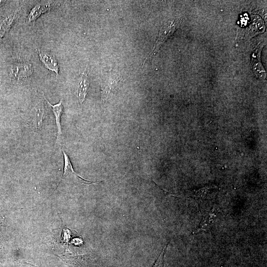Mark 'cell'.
Returning <instances> with one entry per match:
<instances>
[{
  "mask_svg": "<svg viewBox=\"0 0 267 267\" xmlns=\"http://www.w3.org/2000/svg\"><path fill=\"white\" fill-rule=\"evenodd\" d=\"M46 113L44 101L42 98H39L32 105L29 114L30 124L36 132L41 130Z\"/></svg>",
  "mask_w": 267,
  "mask_h": 267,
  "instance_id": "cell-1",
  "label": "cell"
},
{
  "mask_svg": "<svg viewBox=\"0 0 267 267\" xmlns=\"http://www.w3.org/2000/svg\"><path fill=\"white\" fill-rule=\"evenodd\" d=\"M181 20L180 19H174L166 22L161 28L154 46L148 55L146 59L149 58L153 53L158 50L162 45L178 28ZM144 61V62H145Z\"/></svg>",
  "mask_w": 267,
  "mask_h": 267,
  "instance_id": "cell-2",
  "label": "cell"
},
{
  "mask_svg": "<svg viewBox=\"0 0 267 267\" xmlns=\"http://www.w3.org/2000/svg\"><path fill=\"white\" fill-rule=\"evenodd\" d=\"M34 72L33 65L28 61H16L10 68L11 77L17 81H25L33 76Z\"/></svg>",
  "mask_w": 267,
  "mask_h": 267,
  "instance_id": "cell-3",
  "label": "cell"
},
{
  "mask_svg": "<svg viewBox=\"0 0 267 267\" xmlns=\"http://www.w3.org/2000/svg\"><path fill=\"white\" fill-rule=\"evenodd\" d=\"M58 2H43L37 3L30 10L27 18L28 23L35 22L37 19L42 14L49 11L58 5Z\"/></svg>",
  "mask_w": 267,
  "mask_h": 267,
  "instance_id": "cell-4",
  "label": "cell"
},
{
  "mask_svg": "<svg viewBox=\"0 0 267 267\" xmlns=\"http://www.w3.org/2000/svg\"><path fill=\"white\" fill-rule=\"evenodd\" d=\"M45 101L49 105L55 118V123L57 127V141L60 144L62 139V131L61 125V117L63 112V105L62 99H60L58 103L52 104L45 98L43 94Z\"/></svg>",
  "mask_w": 267,
  "mask_h": 267,
  "instance_id": "cell-5",
  "label": "cell"
},
{
  "mask_svg": "<svg viewBox=\"0 0 267 267\" xmlns=\"http://www.w3.org/2000/svg\"><path fill=\"white\" fill-rule=\"evenodd\" d=\"M39 58L45 68L55 72L57 75L59 74V67L57 60L54 55L49 51L44 50H37Z\"/></svg>",
  "mask_w": 267,
  "mask_h": 267,
  "instance_id": "cell-6",
  "label": "cell"
},
{
  "mask_svg": "<svg viewBox=\"0 0 267 267\" xmlns=\"http://www.w3.org/2000/svg\"><path fill=\"white\" fill-rule=\"evenodd\" d=\"M62 152L63 153V158H64V167H63V172L62 176L61 177V179L60 181L59 182L57 187L59 185L61 181L63 178H65L67 176L69 175H75L76 176L77 178H79L82 181V183L87 184H90L91 183H98L101 181H93V180H89L84 179L82 177H81L80 176H79L78 174H77L74 170L72 164L71 163L70 159L68 155L66 153V152L62 148L61 149ZM57 187L55 188L54 191L57 189Z\"/></svg>",
  "mask_w": 267,
  "mask_h": 267,
  "instance_id": "cell-7",
  "label": "cell"
},
{
  "mask_svg": "<svg viewBox=\"0 0 267 267\" xmlns=\"http://www.w3.org/2000/svg\"><path fill=\"white\" fill-rule=\"evenodd\" d=\"M263 45L262 43L258 44L252 54V68L257 77L264 79L266 77V71L261 63V51Z\"/></svg>",
  "mask_w": 267,
  "mask_h": 267,
  "instance_id": "cell-8",
  "label": "cell"
},
{
  "mask_svg": "<svg viewBox=\"0 0 267 267\" xmlns=\"http://www.w3.org/2000/svg\"><path fill=\"white\" fill-rule=\"evenodd\" d=\"M90 82L88 76V67L82 74L78 87V97L79 102L82 105L86 99V97L89 87Z\"/></svg>",
  "mask_w": 267,
  "mask_h": 267,
  "instance_id": "cell-9",
  "label": "cell"
},
{
  "mask_svg": "<svg viewBox=\"0 0 267 267\" xmlns=\"http://www.w3.org/2000/svg\"><path fill=\"white\" fill-rule=\"evenodd\" d=\"M19 15L20 10L17 9L0 19V38H3L9 31Z\"/></svg>",
  "mask_w": 267,
  "mask_h": 267,
  "instance_id": "cell-10",
  "label": "cell"
},
{
  "mask_svg": "<svg viewBox=\"0 0 267 267\" xmlns=\"http://www.w3.org/2000/svg\"><path fill=\"white\" fill-rule=\"evenodd\" d=\"M218 212V208L213 207L209 213L206 214L203 217L199 226L197 228L196 232L204 229L206 230L211 224H213L217 218Z\"/></svg>",
  "mask_w": 267,
  "mask_h": 267,
  "instance_id": "cell-11",
  "label": "cell"
},
{
  "mask_svg": "<svg viewBox=\"0 0 267 267\" xmlns=\"http://www.w3.org/2000/svg\"><path fill=\"white\" fill-rule=\"evenodd\" d=\"M218 189V187L214 185L205 186L197 190L193 196L202 199L210 198L217 194Z\"/></svg>",
  "mask_w": 267,
  "mask_h": 267,
  "instance_id": "cell-12",
  "label": "cell"
},
{
  "mask_svg": "<svg viewBox=\"0 0 267 267\" xmlns=\"http://www.w3.org/2000/svg\"><path fill=\"white\" fill-rule=\"evenodd\" d=\"M119 78L108 80L101 86V93L103 97H107L110 92H113L118 87Z\"/></svg>",
  "mask_w": 267,
  "mask_h": 267,
  "instance_id": "cell-13",
  "label": "cell"
},
{
  "mask_svg": "<svg viewBox=\"0 0 267 267\" xmlns=\"http://www.w3.org/2000/svg\"><path fill=\"white\" fill-rule=\"evenodd\" d=\"M5 2V1H1L0 0V6L3 3V2Z\"/></svg>",
  "mask_w": 267,
  "mask_h": 267,
  "instance_id": "cell-14",
  "label": "cell"
}]
</instances>
